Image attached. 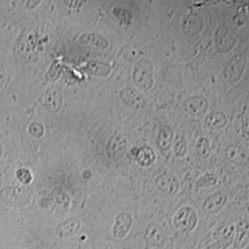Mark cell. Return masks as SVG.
<instances>
[{
  "instance_id": "7",
  "label": "cell",
  "mask_w": 249,
  "mask_h": 249,
  "mask_svg": "<svg viewBox=\"0 0 249 249\" xmlns=\"http://www.w3.org/2000/svg\"><path fill=\"white\" fill-rule=\"evenodd\" d=\"M127 142L121 135L115 134L107 143V153L109 158L117 160L122 158L126 151Z\"/></svg>"
},
{
  "instance_id": "11",
  "label": "cell",
  "mask_w": 249,
  "mask_h": 249,
  "mask_svg": "<svg viewBox=\"0 0 249 249\" xmlns=\"http://www.w3.org/2000/svg\"><path fill=\"white\" fill-rule=\"evenodd\" d=\"M132 155L139 165L142 167H151L156 160L155 152L148 146H142L141 148H133Z\"/></svg>"
},
{
  "instance_id": "24",
  "label": "cell",
  "mask_w": 249,
  "mask_h": 249,
  "mask_svg": "<svg viewBox=\"0 0 249 249\" xmlns=\"http://www.w3.org/2000/svg\"><path fill=\"white\" fill-rule=\"evenodd\" d=\"M64 2L69 8L77 9L83 6L87 2V0H64Z\"/></svg>"
},
{
  "instance_id": "13",
  "label": "cell",
  "mask_w": 249,
  "mask_h": 249,
  "mask_svg": "<svg viewBox=\"0 0 249 249\" xmlns=\"http://www.w3.org/2000/svg\"><path fill=\"white\" fill-rule=\"evenodd\" d=\"M225 157L232 163H243L247 160V151L239 145H229L225 149Z\"/></svg>"
},
{
  "instance_id": "2",
  "label": "cell",
  "mask_w": 249,
  "mask_h": 249,
  "mask_svg": "<svg viewBox=\"0 0 249 249\" xmlns=\"http://www.w3.org/2000/svg\"><path fill=\"white\" fill-rule=\"evenodd\" d=\"M174 224L176 228L182 231H193L197 224V217L195 211L190 207L181 208L175 215Z\"/></svg>"
},
{
  "instance_id": "9",
  "label": "cell",
  "mask_w": 249,
  "mask_h": 249,
  "mask_svg": "<svg viewBox=\"0 0 249 249\" xmlns=\"http://www.w3.org/2000/svg\"><path fill=\"white\" fill-rule=\"evenodd\" d=\"M133 224V219L130 214L121 213L117 214L116 223L113 228V235L117 239H123L127 235Z\"/></svg>"
},
{
  "instance_id": "1",
  "label": "cell",
  "mask_w": 249,
  "mask_h": 249,
  "mask_svg": "<svg viewBox=\"0 0 249 249\" xmlns=\"http://www.w3.org/2000/svg\"><path fill=\"white\" fill-rule=\"evenodd\" d=\"M133 80L135 84L143 90L151 89L153 86L152 66L151 63L147 60L137 63L134 66Z\"/></svg>"
},
{
  "instance_id": "12",
  "label": "cell",
  "mask_w": 249,
  "mask_h": 249,
  "mask_svg": "<svg viewBox=\"0 0 249 249\" xmlns=\"http://www.w3.org/2000/svg\"><path fill=\"white\" fill-rule=\"evenodd\" d=\"M175 141L174 129L169 125H163L158 134L156 144L161 151H169Z\"/></svg>"
},
{
  "instance_id": "28",
  "label": "cell",
  "mask_w": 249,
  "mask_h": 249,
  "mask_svg": "<svg viewBox=\"0 0 249 249\" xmlns=\"http://www.w3.org/2000/svg\"><path fill=\"white\" fill-rule=\"evenodd\" d=\"M2 151H3V150H2V146L0 145V158H1V155H2Z\"/></svg>"
},
{
  "instance_id": "16",
  "label": "cell",
  "mask_w": 249,
  "mask_h": 249,
  "mask_svg": "<svg viewBox=\"0 0 249 249\" xmlns=\"http://www.w3.org/2000/svg\"><path fill=\"white\" fill-rule=\"evenodd\" d=\"M206 124H208L210 127L214 128V129H222L227 123V117L223 115L221 112H214L209 114L206 119H205Z\"/></svg>"
},
{
  "instance_id": "17",
  "label": "cell",
  "mask_w": 249,
  "mask_h": 249,
  "mask_svg": "<svg viewBox=\"0 0 249 249\" xmlns=\"http://www.w3.org/2000/svg\"><path fill=\"white\" fill-rule=\"evenodd\" d=\"M80 225L81 224L78 219L72 218L64 222L62 224H60L57 227V230H59V233L62 236H71L78 232L80 228Z\"/></svg>"
},
{
  "instance_id": "10",
  "label": "cell",
  "mask_w": 249,
  "mask_h": 249,
  "mask_svg": "<svg viewBox=\"0 0 249 249\" xmlns=\"http://www.w3.org/2000/svg\"><path fill=\"white\" fill-rule=\"evenodd\" d=\"M184 108L190 116H202L209 108V102L202 96H191L185 101Z\"/></svg>"
},
{
  "instance_id": "6",
  "label": "cell",
  "mask_w": 249,
  "mask_h": 249,
  "mask_svg": "<svg viewBox=\"0 0 249 249\" xmlns=\"http://www.w3.org/2000/svg\"><path fill=\"white\" fill-rule=\"evenodd\" d=\"M228 196L223 192L212 194L205 199L202 205V211L206 215H213L219 213L227 203Z\"/></svg>"
},
{
  "instance_id": "19",
  "label": "cell",
  "mask_w": 249,
  "mask_h": 249,
  "mask_svg": "<svg viewBox=\"0 0 249 249\" xmlns=\"http://www.w3.org/2000/svg\"><path fill=\"white\" fill-rule=\"evenodd\" d=\"M174 152L178 158H183L187 152V144L184 135H177L173 143Z\"/></svg>"
},
{
  "instance_id": "5",
  "label": "cell",
  "mask_w": 249,
  "mask_h": 249,
  "mask_svg": "<svg viewBox=\"0 0 249 249\" xmlns=\"http://www.w3.org/2000/svg\"><path fill=\"white\" fill-rule=\"evenodd\" d=\"M155 186L163 195L176 196L179 190V183L176 177L171 174H161L155 178Z\"/></svg>"
},
{
  "instance_id": "4",
  "label": "cell",
  "mask_w": 249,
  "mask_h": 249,
  "mask_svg": "<svg viewBox=\"0 0 249 249\" xmlns=\"http://www.w3.org/2000/svg\"><path fill=\"white\" fill-rule=\"evenodd\" d=\"M234 228L232 225H226L214 232L213 241L208 244L204 249H226L231 243Z\"/></svg>"
},
{
  "instance_id": "20",
  "label": "cell",
  "mask_w": 249,
  "mask_h": 249,
  "mask_svg": "<svg viewBox=\"0 0 249 249\" xmlns=\"http://www.w3.org/2000/svg\"><path fill=\"white\" fill-rule=\"evenodd\" d=\"M196 151L197 155L203 159H207L208 157H210V155L212 153V148H211L210 142L207 138L201 137L197 140L196 144Z\"/></svg>"
},
{
  "instance_id": "21",
  "label": "cell",
  "mask_w": 249,
  "mask_h": 249,
  "mask_svg": "<svg viewBox=\"0 0 249 249\" xmlns=\"http://www.w3.org/2000/svg\"><path fill=\"white\" fill-rule=\"evenodd\" d=\"M219 183V179L213 173H205L203 176L196 180V186L197 188L213 187Z\"/></svg>"
},
{
  "instance_id": "26",
  "label": "cell",
  "mask_w": 249,
  "mask_h": 249,
  "mask_svg": "<svg viewBox=\"0 0 249 249\" xmlns=\"http://www.w3.org/2000/svg\"><path fill=\"white\" fill-rule=\"evenodd\" d=\"M41 1L42 0H28L26 4L27 9H35L37 5H39L41 3Z\"/></svg>"
},
{
  "instance_id": "27",
  "label": "cell",
  "mask_w": 249,
  "mask_h": 249,
  "mask_svg": "<svg viewBox=\"0 0 249 249\" xmlns=\"http://www.w3.org/2000/svg\"><path fill=\"white\" fill-rule=\"evenodd\" d=\"M247 211H248V213H249V201L247 203Z\"/></svg>"
},
{
  "instance_id": "15",
  "label": "cell",
  "mask_w": 249,
  "mask_h": 249,
  "mask_svg": "<svg viewBox=\"0 0 249 249\" xmlns=\"http://www.w3.org/2000/svg\"><path fill=\"white\" fill-rule=\"evenodd\" d=\"M249 237V223L241 220L236 225V239H235V247L241 249L246 246Z\"/></svg>"
},
{
  "instance_id": "22",
  "label": "cell",
  "mask_w": 249,
  "mask_h": 249,
  "mask_svg": "<svg viewBox=\"0 0 249 249\" xmlns=\"http://www.w3.org/2000/svg\"><path fill=\"white\" fill-rule=\"evenodd\" d=\"M114 13H115L116 17L119 18L122 22H124L125 24H129L130 23V20H131L132 16H131V14L128 11L122 9H114Z\"/></svg>"
},
{
  "instance_id": "18",
  "label": "cell",
  "mask_w": 249,
  "mask_h": 249,
  "mask_svg": "<svg viewBox=\"0 0 249 249\" xmlns=\"http://www.w3.org/2000/svg\"><path fill=\"white\" fill-rule=\"evenodd\" d=\"M202 19L201 17L197 16L196 14L190 15L184 19V23H183V28H184V32L186 34H188L191 36L192 33V27L193 30H196V34L199 33V31H201L202 28ZM193 36H194V32H193Z\"/></svg>"
},
{
  "instance_id": "14",
  "label": "cell",
  "mask_w": 249,
  "mask_h": 249,
  "mask_svg": "<svg viewBox=\"0 0 249 249\" xmlns=\"http://www.w3.org/2000/svg\"><path fill=\"white\" fill-rule=\"evenodd\" d=\"M79 42L82 45H90L99 49H107L109 46V43L106 38L98 35L93 34H84L80 36Z\"/></svg>"
},
{
  "instance_id": "3",
  "label": "cell",
  "mask_w": 249,
  "mask_h": 249,
  "mask_svg": "<svg viewBox=\"0 0 249 249\" xmlns=\"http://www.w3.org/2000/svg\"><path fill=\"white\" fill-rule=\"evenodd\" d=\"M143 240L145 243V249H154L163 246L166 240V235L160 225L151 223L147 226L143 234Z\"/></svg>"
},
{
  "instance_id": "25",
  "label": "cell",
  "mask_w": 249,
  "mask_h": 249,
  "mask_svg": "<svg viewBox=\"0 0 249 249\" xmlns=\"http://www.w3.org/2000/svg\"><path fill=\"white\" fill-rule=\"evenodd\" d=\"M242 137L249 142V118L244 119L242 122Z\"/></svg>"
},
{
  "instance_id": "8",
  "label": "cell",
  "mask_w": 249,
  "mask_h": 249,
  "mask_svg": "<svg viewBox=\"0 0 249 249\" xmlns=\"http://www.w3.org/2000/svg\"><path fill=\"white\" fill-rule=\"evenodd\" d=\"M119 95L126 106L133 109L141 110L146 107L145 98L138 90H136L131 87H126L121 89L119 92Z\"/></svg>"
},
{
  "instance_id": "23",
  "label": "cell",
  "mask_w": 249,
  "mask_h": 249,
  "mask_svg": "<svg viewBox=\"0 0 249 249\" xmlns=\"http://www.w3.org/2000/svg\"><path fill=\"white\" fill-rule=\"evenodd\" d=\"M17 177L20 182L23 184H29L32 181V174L30 171L26 169L18 170Z\"/></svg>"
}]
</instances>
